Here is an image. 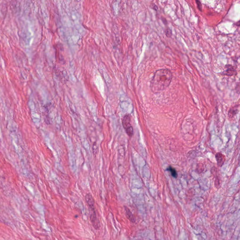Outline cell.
I'll list each match as a JSON object with an SVG mask.
<instances>
[{
	"instance_id": "6da1fadb",
	"label": "cell",
	"mask_w": 240,
	"mask_h": 240,
	"mask_svg": "<svg viewBox=\"0 0 240 240\" xmlns=\"http://www.w3.org/2000/svg\"><path fill=\"white\" fill-rule=\"evenodd\" d=\"M172 78V73L168 69L157 70L154 74L151 82V88L154 93L163 91L170 85Z\"/></svg>"
},
{
	"instance_id": "7a4b0ae2",
	"label": "cell",
	"mask_w": 240,
	"mask_h": 240,
	"mask_svg": "<svg viewBox=\"0 0 240 240\" xmlns=\"http://www.w3.org/2000/svg\"><path fill=\"white\" fill-rule=\"evenodd\" d=\"M89 208V217L91 222L94 229H98L100 227L99 221L97 216L95 205L88 206Z\"/></svg>"
},
{
	"instance_id": "3957f363",
	"label": "cell",
	"mask_w": 240,
	"mask_h": 240,
	"mask_svg": "<svg viewBox=\"0 0 240 240\" xmlns=\"http://www.w3.org/2000/svg\"><path fill=\"white\" fill-rule=\"evenodd\" d=\"M122 125L127 135L131 137L133 135V128L131 124V116L130 114L125 115L122 119Z\"/></svg>"
},
{
	"instance_id": "277c9868",
	"label": "cell",
	"mask_w": 240,
	"mask_h": 240,
	"mask_svg": "<svg viewBox=\"0 0 240 240\" xmlns=\"http://www.w3.org/2000/svg\"><path fill=\"white\" fill-rule=\"evenodd\" d=\"M226 70L222 73V75L227 76H232L237 74V70L233 66L230 65H227L226 66Z\"/></svg>"
},
{
	"instance_id": "5b68a950",
	"label": "cell",
	"mask_w": 240,
	"mask_h": 240,
	"mask_svg": "<svg viewBox=\"0 0 240 240\" xmlns=\"http://www.w3.org/2000/svg\"><path fill=\"white\" fill-rule=\"evenodd\" d=\"M216 159L218 165L221 166L223 165L225 162V156L221 153H218L216 154Z\"/></svg>"
},
{
	"instance_id": "8992f818",
	"label": "cell",
	"mask_w": 240,
	"mask_h": 240,
	"mask_svg": "<svg viewBox=\"0 0 240 240\" xmlns=\"http://www.w3.org/2000/svg\"><path fill=\"white\" fill-rule=\"evenodd\" d=\"M124 208L125 211V212H126V216L127 218L131 222H135L136 218H135V217L134 216V215L133 214L130 210L126 206H125Z\"/></svg>"
},
{
	"instance_id": "52a82bcc",
	"label": "cell",
	"mask_w": 240,
	"mask_h": 240,
	"mask_svg": "<svg viewBox=\"0 0 240 240\" xmlns=\"http://www.w3.org/2000/svg\"><path fill=\"white\" fill-rule=\"evenodd\" d=\"M85 201L87 203L88 206H92V205H95L94 199L93 198V196L90 193H87L85 196Z\"/></svg>"
},
{
	"instance_id": "ba28073f",
	"label": "cell",
	"mask_w": 240,
	"mask_h": 240,
	"mask_svg": "<svg viewBox=\"0 0 240 240\" xmlns=\"http://www.w3.org/2000/svg\"><path fill=\"white\" fill-rule=\"evenodd\" d=\"M168 170L170 172L172 176L174 177V178H176L177 177V173L176 171L175 170V169L174 168H172L171 166H169Z\"/></svg>"
},
{
	"instance_id": "9c48e42d",
	"label": "cell",
	"mask_w": 240,
	"mask_h": 240,
	"mask_svg": "<svg viewBox=\"0 0 240 240\" xmlns=\"http://www.w3.org/2000/svg\"><path fill=\"white\" fill-rule=\"evenodd\" d=\"M165 34L166 36V37H168V38L171 37L172 35V32L170 28H166V29L165 30Z\"/></svg>"
},
{
	"instance_id": "30bf717a",
	"label": "cell",
	"mask_w": 240,
	"mask_h": 240,
	"mask_svg": "<svg viewBox=\"0 0 240 240\" xmlns=\"http://www.w3.org/2000/svg\"><path fill=\"white\" fill-rule=\"evenodd\" d=\"M196 3H197V7L198 9L201 11L202 10V5L201 4V2L199 1H196Z\"/></svg>"
}]
</instances>
